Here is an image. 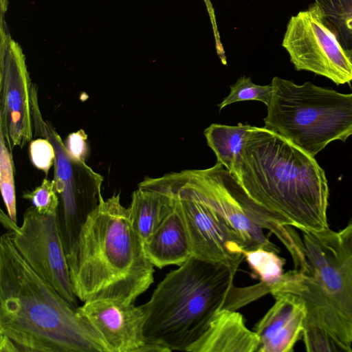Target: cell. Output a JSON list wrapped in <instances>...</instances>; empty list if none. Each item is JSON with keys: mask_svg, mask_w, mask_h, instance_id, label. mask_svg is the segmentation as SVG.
Here are the masks:
<instances>
[{"mask_svg": "<svg viewBox=\"0 0 352 352\" xmlns=\"http://www.w3.org/2000/svg\"><path fill=\"white\" fill-rule=\"evenodd\" d=\"M289 253L301 232L329 228V187L315 158L265 127L252 126L236 177Z\"/></svg>", "mask_w": 352, "mask_h": 352, "instance_id": "6da1fadb", "label": "cell"}, {"mask_svg": "<svg viewBox=\"0 0 352 352\" xmlns=\"http://www.w3.org/2000/svg\"><path fill=\"white\" fill-rule=\"evenodd\" d=\"M0 334L17 352H109L101 335L0 238Z\"/></svg>", "mask_w": 352, "mask_h": 352, "instance_id": "7a4b0ae2", "label": "cell"}, {"mask_svg": "<svg viewBox=\"0 0 352 352\" xmlns=\"http://www.w3.org/2000/svg\"><path fill=\"white\" fill-rule=\"evenodd\" d=\"M237 270L191 256L168 273L142 305L148 343L171 351H188L206 331L216 315L234 310L270 294L259 282L246 287L234 283Z\"/></svg>", "mask_w": 352, "mask_h": 352, "instance_id": "3957f363", "label": "cell"}, {"mask_svg": "<svg viewBox=\"0 0 352 352\" xmlns=\"http://www.w3.org/2000/svg\"><path fill=\"white\" fill-rule=\"evenodd\" d=\"M73 291L81 301L134 303L154 280V265L134 230L120 192L102 198L67 254Z\"/></svg>", "mask_w": 352, "mask_h": 352, "instance_id": "277c9868", "label": "cell"}, {"mask_svg": "<svg viewBox=\"0 0 352 352\" xmlns=\"http://www.w3.org/2000/svg\"><path fill=\"white\" fill-rule=\"evenodd\" d=\"M304 270L284 273L270 294H289L306 309L305 322L352 346V219L336 232H302ZM352 348V347H351Z\"/></svg>", "mask_w": 352, "mask_h": 352, "instance_id": "5b68a950", "label": "cell"}, {"mask_svg": "<svg viewBox=\"0 0 352 352\" xmlns=\"http://www.w3.org/2000/svg\"><path fill=\"white\" fill-rule=\"evenodd\" d=\"M271 85L265 129L314 157L330 142H345L352 135V93L311 82L296 85L278 76Z\"/></svg>", "mask_w": 352, "mask_h": 352, "instance_id": "8992f818", "label": "cell"}, {"mask_svg": "<svg viewBox=\"0 0 352 352\" xmlns=\"http://www.w3.org/2000/svg\"><path fill=\"white\" fill-rule=\"evenodd\" d=\"M162 177L214 210L239 237L245 250L261 248L279 254L278 247L263 232L264 220L260 208L223 165L216 163L208 168L184 170Z\"/></svg>", "mask_w": 352, "mask_h": 352, "instance_id": "52a82bcc", "label": "cell"}, {"mask_svg": "<svg viewBox=\"0 0 352 352\" xmlns=\"http://www.w3.org/2000/svg\"><path fill=\"white\" fill-rule=\"evenodd\" d=\"M31 110L35 136L48 140L55 151L53 181L59 198L57 219L67 255L82 225L102 198L103 177L85 161L69 153L51 123L43 120L39 108L38 89L33 85Z\"/></svg>", "mask_w": 352, "mask_h": 352, "instance_id": "ba28073f", "label": "cell"}, {"mask_svg": "<svg viewBox=\"0 0 352 352\" xmlns=\"http://www.w3.org/2000/svg\"><path fill=\"white\" fill-rule=\"evenodd\" d=\"M0 217L13 245L29 266L61 296L78 306L57 214H41L32 206L25 212L20 226L3 210Z\"/></svg>", "mask_w": 352, "mask_h": 352, "instance_id": "9c48e42d", "label": "cell"}, {"mask_svg": "<svg viewBox=\"0 0 352 352\" xmlns=\"http://www.w3.org/2000/svg\"><path fill=\"white\" fill-rule=\"evenodd\" d=\"M282 45L296 70L311 72L337 85L352 82V63L315 2L290 18Z\"/></svg>", "mask_w": 352, "mask_h": 352, "instance_id": "30bf717a", "label": "cell"}, {"mask_svg": "<svg viewBox=\"0 0 352 352\" xmlns=\"http://www.w3.org/2000/svg\"><path fill=\"white\" fill-rule=\"evenodd\" d=\"M175 195L188 234L192 256L238 270L243 257L239 237L201 201L177 188L163 177L155 178Z\"/></svg>", "mask_w": 352, "mask_h": 352, "instance_id": "8fae6325", "label": "cell"}, {"mask_svg": "<svg viewBox=\"0 0 352 352\" xmlns=\"http://www.w3.org/2000/svg\"><path fill=\"white\" fill-rule=\"evenodd\" d=\"M30 80L22 56L6 54L1 62L0 132L9 149L23 147L33 138Z\"/></svg>", "mask_w": 352, "mask_h": 352, "instance_id": "7c38bea8", "label": "cell"}, {"mask_svg": "<svg viewBox=\"0 0 352 352\" xmlns=\"http://www.w3.org/2000/svg\"><path fill=\"white\" fill-rule=\"evenodd\" d=\"M78 311L104 338L109 352H146L142 305L98 299L84 302Z\"/></svg>", "mask_w": 352, "mask_h": 352, "instance_id": "4fadbf2b", "label": "cell"}, {"mask_svg": "<svg viewBox=\"0 0 352 352\" xmlns=\"http://www.w3.org/2000/svg\"><path fill=\"white\" fill-rule=\"evenodd\" d=\"M274 305L256 324L257 352H292L302 337L307 311L305 305L294 296H273Z\"/></svg>", "mask_w": 352, "mask_h": 352, "instance_id": "5bb4252c", "label": "cell"}, {"mask_svg": "<svg viewBox=\"0 0 352 352\" xmlns=\"http://www.w3.org/2000/svg\"><path fill=\"white\" fill-rule=\"evenodd\" d=\"M258 346V336L248 329L243 316L234 310L223 309L188 351L257 352Z\"/></svg>", "mask_w": 352, "mask_h": 352, "instance_id": "9a60e30c", "label": "cell"}, {"mask_svg": "<svg viewBox=\"0 0 352 352\" xmlns=\"http://www.w3.org/2000/svg\"><path fill=\"white\" fill-rule=\"evenodd\" d=\"M144 247L151 263L160 269L180 265L192 256L188 234L176 199L172 212L144 243Z\"/></svg>", "mask_w": 352, "mask_h": 352, "instance_id": "2e32d148", "label": "cell"}, {"mask_svg": "<svg viewBox=\"0 0 352 352\" xmlns=\"http://www.w3.org/2000/svg\"><path fill=\"white\" fill-rule=\"evenodd\" d=\"M175 198L154 178L146 177L138 184L129 207L133 227L144 243L174 208Z\"/></svg>", "mask_w": 352, "mask_h": 352, "instance_id": "e0dca14e", "label": "cell"}, {"mask_svg": "<svg viewBox=\"0 0 352 352\" xmlns=\"http://www.w3.org/2000/svg\"><path fill=\"white\" fill-rule=\"evenodd\" d=\"M252 126H230L212 124L204 132L208 146L223 165L236 178L238 177L245 143Z\"/></svg>", "mask_w": 352, "mask_h": 352, "instance_id": "ac0fdd59", "label": "cell"}, {"mask_svg": "<svg viewBox=\"0 0 352 352\" xmlns=\"http://www.w3.org/2000/svg\"><path fill=\"white\" fill-rule=\"evenodd\" d=\"M315 3L352 63V0H315Z\"/></svg>", "mask_w": 352, "mask_h": 352, "instance_id": "d6986e66", "label": "cell"}, {"mask_svg": "<svg viewBox=\"0 0 352 352\" xmlns=\"http://www.w3.org/2000/svg\"><path fill=\"white\" fill-rule=\"evenodd\" d=\"M243 257L260 281L272 286L284 274L286 261L278 253L264 249L244 250Z\"/></svg>", "mask_w": 352, "mask_h": 352, "instance_id": "ffe728a7", "label": "cell"}, {"mask_svg": "<svg viewBox=\"0 0 352 352\" xmlns=\"http://www.w3.org/2000/svg\"><path fill=\"white\" fill-rule=\"evenodd\" d=\"M0 188L2 198L10 219L16 223V201L14 180L12 151L0 132Z\"/></svg>", "mask_w": 352, "mask_h": 352, "instance_id": "44dd1931", "label": "cell"}, {"mask_svg": "<svg viewBox=\"0 0 352 352\" xmlns=\"http://www.w3.org/2000/svg\"><path fill=\"white\" fill-rule=\"evenodd\" d=\"M230 88V94L218 104L219 111L229 104L242 101L256 100L267 106L272 94L271 84L256 85L245 76L240 77Z\"/></svg>", "mask_w": 352, "mask_h": 352, "instance_id": "7402d4cb", "label": "cell"}, {"mask_svg": "<svg viewBox=\"0 0 352 352\" xmlns=\"http://www.w3.org/2000/svg\"><path fill=\"white\" fill-rule=\"evenodd\" d=\"M302 338L305 349L309 352L352 351L347 346L324 329L305 323Z\"/></svg>", "mask_w": 352, "mask_h": 352, "instance_id": "603a6c76", "label": "cell"}, {"mask_svg": "<svg viewBox=\"0 0 352 352\" xmlns=\"http://www.w3.org/2000/svg\"><path fill=\"white\" fill-rule=\"evenodd\" d=\"M30 201L36 210L44 214H57L59 198L53 180L43 179L40 186L23 195Z\"/></svg>", "mask_w": 352, "mask_h": 352, "instance_id": "cb8c5ba5", "label": "cell"}, {"mask_svg": "<svg viewBox=\"0 0 352 352\" xmlns=\"http://www.w3.org/2000/svg\"><path fill=\"white\" fill-rule=\"evenodd\" d=\"M30 155L33 165L47 175L55 160V151L51 142L43 138L32 140L30 144Z\"/></svg>", "mask_w": 352, "mask_h": 352, "instance_id": "d4e9b609", "label": "cell"}, {"mask_svg": "<svg viewBox=\"0 0 352 352\" xmlns=\"http://www.w3.org/2000/svg\"><path fill=\"white\" fill-rule=\"evenodd\" d=\"M87 139V134L83 130L80 129L69 134L63 142L71 155L78 160L85 161L88 153Z\"/></svg>", "mask_w": 352, "mask_h": 352, "instance_id": "484cf974", "label": "cell"}, {"mask_svg": "<svg viewBox=\"0 0 352 352\" xmlns=\"http://www.w3.org/2000/svg\"><path fill=\"white\" fill-rule=\"evenodd\" d=\"M0 352H17L14 343L2 334H0Z\"/></svg>", "mask_w": 352, "mask_h": 352, "instance_id": "4316f807", "label": "cell"}]
</instances>
